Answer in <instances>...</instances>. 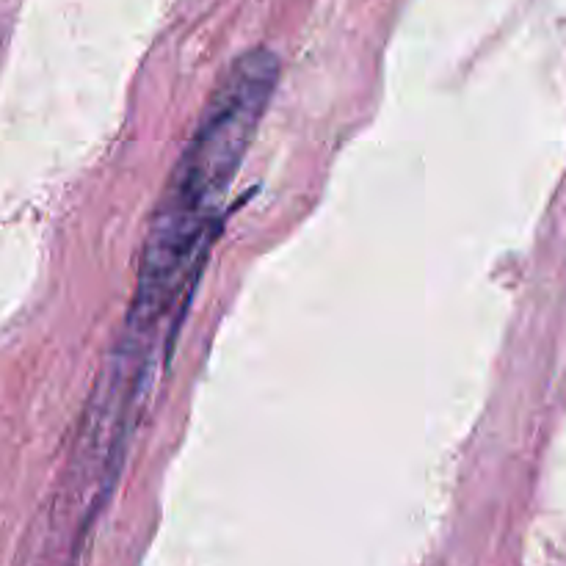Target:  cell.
Listing matches in <instances>:
<instances>
[{
	"mask_svg": "<svg viewBox=\"0 0 566 566\" xmlns=\"http://www.w3.org/2000/svg\"><path fill=\"white\" fill-rule=\"evenodd\" d=\"M279 81V61L255 47L235 58L199 116L194 136L169 174L144 241L139 288L116 357L150 370L169 346L210 246L221 205L252 147Z\"/></svg>",
	"mask_w": 566,
	"mask_h": 566,
	"instance_id": "obj_1",
	"label": "cell"
}]
</instances>
